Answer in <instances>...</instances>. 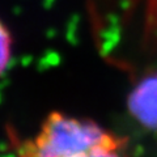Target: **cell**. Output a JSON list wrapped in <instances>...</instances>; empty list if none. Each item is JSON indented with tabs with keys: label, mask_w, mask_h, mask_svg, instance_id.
Instances as JSON below:
<instances>
[{
	"label": "cell",
	"mask_w": 157,
	"mask_h": 157,
	"mask_svg": "<svg viewBox=\"0 0 157 157\" xmlns=\"http://www.w3.org/2000/svg\"><path fill=\"white\" fill-rule=\"evenodd\" d=\"M12 36L9 29L0 20V76L8 70L12 60Z\"/></svg>",
	"instance_id": "obj_3"
},
{
	"label": "cell",
	"mask_w": 157,
	"mask_h": 157,
	"mask_svg": "<svg viewBox=\"0 0 157 157\" xmlns=\"http://www.w3.org/2000/svg\"><path fill=\"white\" fill-rule=\"evenodd\" d=\"M98 145L115 149L117 141L92 121L51 113L26 157H70Z\"/></svg>",
	"instance_id": "obj_1"
},
{
	"label": "cell",
	"mask_w": 157,
	"mask_h": 157,
	"mask_svg": "<svg viewBox=\"0 0 157 157\" xmlns=\"http://www.w3.org/2000/svg\"><path fill=\"white\" fill-rule=\"evenodd\" d=\"M144 147L143 145H136L135 147V148H134V157H141V156H143L144 155Z\"/></svg>",
	"instance_id": "obj_5"
},
{
	"label": "cell",
	"mask_w": 157,
	"mask_h": 157,
	"mask_svg": "<svg viewBox=\"0 0 157 157\" xmlns=\"http://www.w3.org/2000/svg\"><path fill=\"white\" fill-rule=\"evenodd\" d=\"M128 111L147 130L157 132V75L145 77L128 97Z\"/></svg>",
	"instance_id": "obj_2"
},
{
	"label": "cell",
	"mask_w": 157,
	"mask_h": 157,
	"mask_svg": "<svg viewBox=\"0 0 157 157\" xmlns=\"http://www.w3.org/2000/svg\"><path fill=\"white\" fill-rule=\"evenodd\" d=\"M85 157H121L114 149H107L102 145L94 147L93 149L85 153Z\"/></svg>",
	"instance_id": "obj_4"
}]
</instances>
